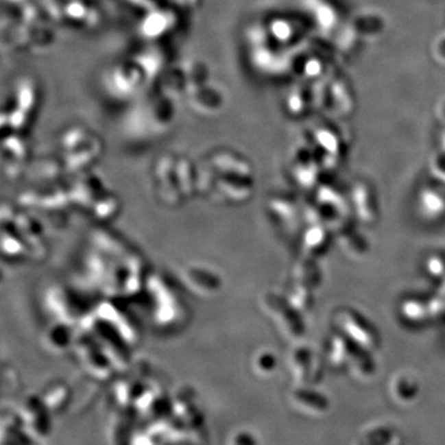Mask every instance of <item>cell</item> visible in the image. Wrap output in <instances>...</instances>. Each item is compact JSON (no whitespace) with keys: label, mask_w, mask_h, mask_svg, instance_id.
Returning <instances> with one entry per match:
<instances>
[{"label":"cell","mask_w":445,"mask_h":445,"mask_svg":"<svg viewBox=\"0 0 445 445\" xmlns=\"http://www.w3.org/2000/svg\"><path fill=\"white\" fill-rule=\"evenodd\" d=\"M149 77L135 58L117 63L108 72L106 86L108 92L120 99H128L139 95L141 88L149 83Z\"/></svg>","instance_id":"cell-1"},{"label":"cell","mask_w":445,"mask_h":445,"mask_svg":"<svg viewBox=\"0 0 445 445\" xmlns=\"http://www.w3.org/2000/svg\"><path fill=\"white\" fill-rule=\"evenodd\" d=\"M20 422L32 439H44L50 434V409L43 398L32 396L23 403Z\"/></svg>","instance_id":"cell-2"},{"label":"cell","mask_w":445,"mask_h":445,"mask_svg":"<svg viewBox=\"0 0 445 445\" xmlns=\"http://www.w3.org/2000/svg\"><path fill=\"white\" fill-rule=\"evenodd\" d=\"M36 87L30 80L20 81L14 92L13 106L9 112V125L13 130H21V128L29 121V115L32 113L36 104Z\"/></svg>","instance_id":"cell-3"},{"label":"cell","mask_w":445,"mask_h":445,"mask_svg":"<svg viewBox=\"0 0 445 445\" xmlns=\"http://www.w3.org/2000/svg\"><path fill=\"white\" fill-rule=\"evenodd\" d=\"M187 93H189L191 106L195 108V110H201L206 113L215 112L217 108H219L221 104L219 92H217L214 88H211L209 86L207 87L206 83L189 88Z\"/></svg>","instance_id":"cell-4"},{"label":"cell","mask_w":445,"mask_h":445,"mask_svg":"<svg viewBox=\"0 0 445 445\" xmlns=\"http://www.w3.org/2000/svg\"><path fill=\"white\" fill-rule=\"evenodd\" d=\"M173 15L169 12L165 10H157L147 14L143 24H141V32L146 38H155L163 36V34L169 32L173 26Z\"/></svg>","instance_id":"cell-5"},{"label":"cell","mask_w":445,"mask_h":445,"mask_svg":"<svg viewBox=\"0 0 445 445\" xmlns=\"http://www.w3.org/2000/svg\"><path fill=\"white\" fill-rule=\"evenodd\" d=\"M50 412H61L69 401V389L64 383H57L47 389L43 398Z\"/></svg>","instance_id":"cell-6"},{"label":"cell","mask_w":445,"mask_h":445,"mask_svg":"<svg viewBox=\"0 0 445 445\" xmlns=\"http://www.w3.org/2000/svg\"><path fill=\"white\" fill-rule=\"evenodd\" d=\"M109 438L112 445H128L130 435V422L124 420V416H117L109 428Z\"/></svg>","instance_id":"cell-7"},{"label":"cell","mask_w":445,"mask_h":445,"mask_svg":"<svg viewBox=\"0 0 445 445\" xmlns=\"http://www.w3.org/2000/svg\"><path fill=\"white\" fill-rule=\"evenodd\" d=\"M296 401L302 405H306V407L312 408L314 411H326L328 408V400L326 397L311 392V391H297L295 394Z\"/></svg>","instance_id":"cell-8"},{"label":"cell","mask_w":445,"mask_h":445,"mask_svg":"<svg viewBox=\"0 0 445 445\" xmlns=\"http://www.w3.org/2000/svg\"><path fill=\"white\" fill-rule=\"evenodd\" d=\"M418 385L411 377H403L397 383V395L403 400H412L417 395Z\"/></svg>","instance_id":"cell-9"},{"label":"cell","mask_w":445,"mask_h":445,"mask_svg":"<svg viewBox=\"0 0 445 445\" xmlns=\"http://www.w3.org/2000/svg\"><path fill=\"white\" fill-rule=\"evenodd\" d=\"M254 365L258 374H270L275 370V359L269 352L258 354Z\"/></svg>","instance_id":"cell-10"},{"label":"cell","mask_w":445,"mask_h":445,"mask_svg":"<svg viewBox=\"0 0 445 445\" xmlns=\"http://www.w3.org/2000/svg\"><path fill=\"white\" fill-rule=\"evenodd\" d=\"M229 445H257L256 438L248 431H239L229 439Z\"/></svg>","instance_id":"cell-11"},{"label":"cell","mask_w":445,"mask_h":445,"mask_svg":"<svg viewBox=\"0 0 445 445\" xmlns=\"http://www.w3.org/2000/svg\"><path fill=\"white\" fill-rule=\"evenodd\" d=\"M8 1H12V3H20V1H23V0H8Z\"/></svg>","instance_id":"cell-12"},{"label":"cell","mask_w":445,"mask_h":445,"mask_svg":"<svg viewBox=\"0 0 445 445\" xmlns=\"http://www.w3.org/2000/svg\"><path fill=\"white\" fill-rule=\"evenodd\" d=\"M139 445H145V444H139Z\"/></svg>","instance_id":"cell-13"}]
</instances>
